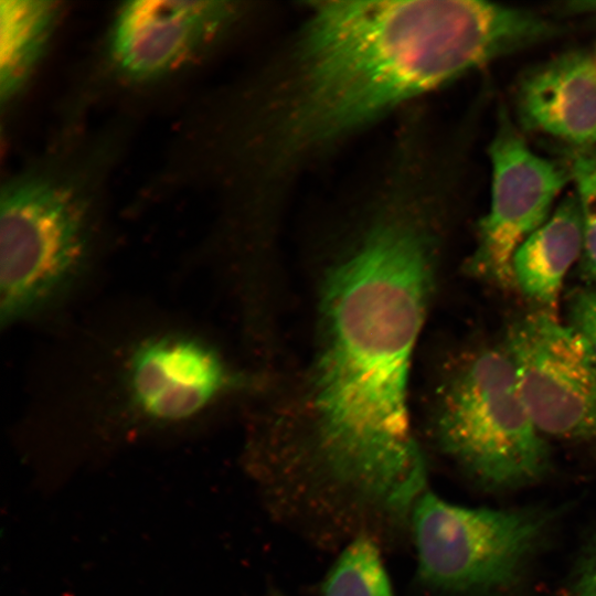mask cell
I'll use <instances>...</instances> for the list:
<instances>
[{
    "instance_id": "cell-11",
    "label": "cell",
    "mask_w": 596,
    "mask_h": 596,
    "mask_svg": "<svg viewBox=\"0 0 596 596\" xmlns=\"http://www.w3.org/2000/svg\"><path fill=\"white\" fill-rule=\"evenodd\" d=\"M582 251V215L574 194L563 199L517 249L512 259L514 286L541 311L555 316L564 277Z\"/></svg>"
},
{
    "instance_id": "cell-1",
    "label": "cell",
    "mask_w": 596,
    "mask_h": 596,
    "mask_svg": "<svg viewBox=\"0 0 596 596\" xmlns=\"http://www.w3.org/2000/svg\"><path fill=\"white\" fill-rule=\"evenodd\" d=\"M434 283L425 233L381 221L324 274L297 415L264 441L252 472L268 510L316 539L404 530L427 490L407 384Z\"/></svg>"
},
{
    "instance_id": "cell-14",
    "label": "cell",
    "mask_w": 596,
    "mask_h": 596,
    "mask_svg": "<svg viewBox=\"0 0 596 596\" xmlns=\"http://www.w3.org/2000/svg\"><path fill=\"white\" fill-rule=\"evenodd\" d=\"M571 177L576 187L583 225V265L596 283V157L578 153L572 160Z\"/></svg>"
},
{
    "instance_id": "cell-17",
    "label": "cell",
    "mask_w": 596,
    "mask_h": 596,
    "mask_svg": "<svg viewBox=\"0 0 596 596\" xmlns=\"http://www.w3.org/2000/svg\"><path fill=\"white\" fill-rule=\"evenodd\" d=\"M596 62V61H595Z\"/></svg>"
},
{
    "instance_id": "cell-12",
    "label": "cell",
    "mask_w": 596,
    "mask_h": 596,
    "mask_svg": "<svg viewBox=\"0 0 596 596\" xmlns=\"http://www.w3.org/2000/svg\"><path fill=\"white\" fill-rule=\"evenodd\" d=\"M62 12L51 0L0 1V97L12 102L46 52Z\"/></svg>"
},
{
    "instance_id": "cell-3",
    "label": "cell",
    "mask_w": 596,
    "mask_h": 596,
    "mask_svg": "<svg viewBox=\"0 0 596 596\" xmlns=\"http://www.w3.org/2000/svg\"><path fill=\"white\" fill-rule=\"evenodd\" d=\"M0 194V318L10 326L49 312L85 277L98 194L87 174L60 164L20 171Z\"/></svg>"
},
{
    "instance_id": "cell-9",
    "label": "cell",
    "mask_w": 596,
    "mask_h": 596,
    "mask_svg": "<svg viewBox=\"0 0 596 596\" xmlns=\"http://www.w3.org/2000/svg\"><path fill=\"white\" fill-rule=\"evenodd\" d=\"M124 371L126 409L152 427L194 421L236 382L210 344L185 334L143 341L128 356Z\"/></svg>"
},
{
    "instance_id": "cell-13",
    "label": "cell",
    "mask_w": 596,
    "mask_h": 596,
    "mask_svg": "<svg viewBox=\"0 0 596 596\" xmlns=\"http://www.w3.org/2000/svg\"><path fill=\"white\" fill-rule=\"evenodd\" d=\"M381 541L360 533L347 542L320 586V596H396Z\"/></svg>"
},
{
    "instance_id": "cell-2",
    "label": "cell",
    "mask_w": 596,
    "mask_h": 596,
    "mask_svg": "<svg viewBox=\"0 0 596 596\" xmlns=\"http://www.w3.org/2000/svg\"><path fill=\"white\" fill-rule=\"evenodd\" d=\"M308 18L268 126V150L279 161L543 34L535 13L479 0L319 1Z\"/></svg>"
},
{
    "instance_id": "cell-15",
    "label": "cell",
    "mask_w": 596,
    "mask_h": 596,
    "mask_svg": "<svg viewBox=\"0 0 596 596\" xmlns=\"http://www.w3.org/2000/svg\"><path fill=\"white\" fill-rule=\"evenodd\" d=\"M568 327L587 344L596 359V289L576 288L567 301Z\"/></svg>"
},
{
    "instance_id": "cell-10",
    "label": "cell",
    "mask_w": 596,
    "mask_h": 596,
    "mask_svg": "<svg viewBox=\"0 0 596 596\" xmlns=\"http://www.w3.org/2000/svg\"><path fill=\"white\" fill-rule=\"evenodd\" d=\"M522 124L574 145L596 141V62L562 54L526 72L517 89Z\"/></svg>"
},
{
    "instance_id": "cell-6",
    "label": "cell",
    "mask_w": 596,
    "mask_h": 596,
    "mask_svg": "<svg viewBox=\"0 0 596 596\" xmlns=\"http://www.w3.org/2000/svg\"><path fill=\"white\" fill-rule=\"evenodd\" d=\"M503 348L541 434L596 444V359L585 341L539 310L510 327Z\"/></svg>"
},
{
    "instance_id": "cell-5",
    "label": "cell",
    "mask_w": 596,
    "mask_h": 596,
    "mask_svg": "<svg viewBox=\"0 0 596 596\" xmlns=\"http://www.w3.org/2000/svg\"><path fill=\"white\" fill-rule=\"evenodd\" d=\"M561 513L547 505L465 507L427 489L409 518L417 582L448 596L505 592L519 583Z\"/></svg>"
},
{
    "instance_id": "cell-16",
    "label": "cell",
    "mask_w": 596,
    "mask_h": 596,
    "mask_svg": "<svg viewBox=\"0 0 596 596\" xmlns=\"http://www.w3.org/2000/svg\"><path fill=\"white\" fill-rule=\"evenodd\" d=\"M570 596H596V535L577 564Z\"/></svg>"
},
{
    "instance_id": "cell-8",
    "label": "cell",
    "mask_w": 596,
    "mask_h": 596,
    "mask_svg": "<svg viewBox=\"0 0 596 596\" xmlns=\"http://www.w3.org/2000/svg\"><path fill=\"white\" fill-rule=\"evenodd\" d=\"M238 9L228 1L138 0L115 12L106 39L113 71L150 84L187 70L225 34Z\"/></svg>"
},
{
    "instance_id": "cell-7",
    "label": "cell",
    "mask_w": 596,
    "mask_h": 596,
    "mask_svg": "<svg viewBox=\"0 0 596 596\" xmlns=\"http://www.w3.org/2000/svg\"><path fill=\"white\" fill-rule=\"evenodd\" d=\"M491 203L481 220L468 273L501 287L514 285L512 259L521 244L550 217L571 174L534 153L505 114L489 147Z\"/></svg>"
},
{
    "instance_id": "cell-4",
    "label": "cell",
    "mask_w": 596,
    "mask_h": 596,
    "mask_svg": "<svg viewBox=\"0 0 596 596\" xmlns=\"http://www.w3.org/2000/svg\"><path fill=\"white\" fill-rule=\"evenodd\" d=\"M433 432L439 450L487 491L531 486L551 467L504 348L479 351L447 380Z\"/></svg>"
}]
</instances>
